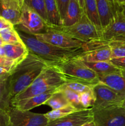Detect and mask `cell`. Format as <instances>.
<instances>
[{"label":"cell","mask_w":125,"mask_h":126,"mask_svg":"<svg viewBox=\"0 0 125 126\" xmlns=\"http://www.w3.org/2000/svg\"><path fill=\"white\" fill-rule=\"evenodd\" d=\"M45 105L51 107L52 110H56L71 104L66 98L64 94L61 91L56 89Z\"/></svg>","instance_id":"24"},{"label":"cell","mask_w":125,"mask_h":126,"mask_svg":"<svg viewBox=\"0 0 125 126\" xmlns=\"http://www.w3.org/2000/svg\"><path fill=\"white\" fill-rule=\"evenodd\" d=\"M9 114L11 126H46L49 123L44 114L20 110L12 106Z\"/></svg>","instance_id":"11"},{"label":"cell","mask_w":125,"mask_h":126,"mask_svg":"<svg viewBox=\"0 0 125 126\" xmlns=\"http://www.w3.org/2000/svg\"><path fill=\"white\" fill-rule=\"evenodd\" d=\"M23 1L24 3L26 4L28 7L38 14L47 23L49 27L47 16L45 9V1L44 0H23Z\"/></svg>","instance_id":"26"},{"label":"cell","mask_w":125,"mask_h":126,"mask_svg":"<svg viewBox=\"0 0 125 126\" xmlns=\"http://www.w3.org/2000/svg\"><path fill=\"white\" fill-rule=\"evenodd\" d=\"M112 50V59L125 57V49L117 46H110Z\"/></svg>","instance_id":"33"},{"label":"cell","mask_w":125,"mask_h":126,"mask_svg":"<svg viewBox=\"0 0 125 126\" xmlns=\"http://www.w3.org/2000/svg\"><path fill=\"white\" fill-rule=\"evenodd\" d=\"M80 103L84 109L92 108L95 103V95L92 89L87 92H83L80 95Z\"/></svg>","instance_id":"29"},{"label":"cell","mask_w":125,"mask_h":126,"mask_svg":"<svg viewBox=\"0 0 125 126\" xmlns=\"http://www.w3.org/2000/svg\"><path fill=\"white\" fill-rule=\"evenodd\" d=\"M123 12L124 15H125V5L123 6Z\"/></svg>","instance_id":"45"},{"label":"cell","mask_w":125,"mask_h":126,"mask_svg":"<svg viewBox=\"0 0 125 126\" xmlns=\"http://www.w3.org/2000/svg\"><path fill=\"white\" fill-rule=\"evenodd\" d=\"M57 89L61 91L64 94L66 98L72 105H73L74 107L78 110H84V108L82 107V105H81L80 94L69 89L63 87L62 86Z\"/></svg>","instance_id":"28"},{"label":"cell","mask_w":125,"mask_h":126,"mask_svg":"<svg viewBox=\"0 0 125 126\" xmlns=\"http://www.w3.org/2000/svg\"><path fill=\"white\" fill-rule=\"evenodd\" d=\"M109 1H110V2H112V3H114V4H115V2H114V0H109Z\"/></svg>","instance_id":"47"},{"label":"cell","mask_w":125,"mask_h":126,"mask_svg":"<svg viewBox=\"0 0 125 126\" xmlns=\"http://www.w3.org/2000/svg\"><path fill=\"white\" fill-rule=\"evenodd\" d=\"M55 1H56L58 8L59 13H60L61 21L62 22V20L64 17L66 11H67L69 0H55Z\"/></svg>","instance_id":"31"},{"label":"cell","mask_w":125,"mask_h":126,"mask_svg":"<svg viewBox=\"0 0 125 126\" xmlns=\"http://www.w3.org/2000/svg\"><path fill=\"white\" fill-rule=\"evenodd\" d=\"M78 3L79 6H80L81 9L85 12V7H84V1L83 0H75Z\"/></svg>","instance_id":"40"},{"label":"cell","mask_w":125,"mask_h":126,"mask_svg":"<svg viewBox=\"0 0 125 126\" xmlns=\"http://www.w3.org/2000/svg\"><path fill=\"white\" fill-rule=\"evenodd\" d=\"M14 67H10V66H0V76L3 75H6V74L10 73Z\"/></svg>","instance_id":"38"},{"label":"cell","mask_w":125,"mask_h":126,"mask_svg":"<svg viewBox=\"0 0 125 126\" xmlns=\"http://www.w3.org/2000/svg\"><path fill=\"white\" fill-rule=\"evenodd\" d=\"M115 4H116L120 6H123L124 5V0H114Z\"/></svg>","instance_id":"42"},{"label":"cell","mask_w":125,"mask_h":126,"mask_svg":"<svg viewBox=\"0 0 125 126\" xmlns=\"http://www.w3.org/2000/svg\"><path fill=\"white\" fill-rule=\"evenodd\" d=\"M33 36L40 41L66 49L80 48L85 43L74 39L62 32L49 28H47L45 32Z\"/></svg>","instance_id":"12"},{"label":"cell","mask_w":125,"mask_h":126,"mask_svg":"<svg viewBox=\"0 0 125 126\" xmlns=\"http://www.w3.org/2000/svg\"><path fill=\"white\" fill-rule=\"evenodd\" d=\"M108 44L110 46H117L125 49V38H119V39H112L108 41Z\"/></svg>","instance_id":"36"},{"label":"cell","mask_w":125,"mask_h":126,"mask_svg":"<svg viewBox=\"0 0 125 126\" xmlns=\"http://www.w3.org/2000/svg\"><path fill=\"white\" fill-rule=\"evenodd\" d=\"M0 126H11L9 109L0 108Z\"/></svg>","instance_id":"32"},{"label":"cell","mask_w":125,"mask_h":126,"mask_svg":"<svg viewBox=\"0 0 125 126\" xmlns=\"http://www.w3.org/2000/svg\"><path fill=\"white\" fill-rule=\"evenodd\" d=\"M9 28H14V25L6 18L0 16V32Z\"/></svg>","instance_id":"37"},{"label":"cell","mask_w":125,"mask_h":126,"mask_svg":"<svg viewBox=\"0 0 125 126\" xmlns=\"http://www.w3.org/2000/svg\"><path fill=\"white\" fill-rule=\"evenodd\" d=\"M95 95V103L92 110H98L113 106H121L125 97L109 87L105 84L99 82L93 87Z\"/></svg>","instance_id":"7"},{"label":"cell","mask_w":125,"mask_h":126,"mask_svg":"<svg viewBox=\"0 0 125 126\" xmlns=\"http://www.w3.org/2000/svg\"><path fill=\"white\" fill-rule=\"evenodd\" d=\"M79 110H81L77 109L72 105H69L68 106H66L63 108L56 110H52L50 111L47 112V113L44 114V115L46 117L47 119L49 120V122L59 119V118H62V117L66 116L68 115L71 113Z\"/></svg>","instance_id":"25"},{"label":"cell","mask_w":125,"mask_h":126,"mask_svg":"<svg viewBox=\"0 0 125 126\" xmlns=\"http://www.w3.org/2000/svg\"><path fill=\"white\" fill-rule=\"evenodd\" d=\"M93 120L92 108L81 110L62 118L49 121L46 126H81Z\"/></svg>","instance_id":"13"},{"label":"cell","mask_w":125,"mask_h":126,"mask_svg":"<svg viewBox=\"0 0 125 126\" xmlns=\"http://www.w3.org/2000/svg\"><path fill=\"white\" fill-rule=\"evenodd\" d=\"M23 3V0H0V16L18 25Z\"/></svg>","instance_id":"14"},{"label":"cell","mask_w":125,"mask_h":126,"mask_svg":"<svg viewBox=\"0 0 125 126\" xmlns=\"http://www.w3.org/2000/svg\"><path fill=\"white\" fill-rule=\"evenodd\" d=\"M102 30L109 25L113 17V9L109 0H96Z\"/></svg>","instance_id":"19"},{"label":"cell","mask_w":125,"mask_h":126,"mask_svg":"<svg viewBox=\"0 0 125 126\" xmlns=\"http://www.w3.org/2000/svg\"><path fill=\"white\" fill-rule=\"evenodd\" d=\"M0 56L1 57H5V52L4 49L3 45L0 46Z\"/></svg>","instance_id":"41"},{"label":"cell","mask_w":125,"mask_h":126,"mask_svg":"<svg viewBox=\"0 0 125 126\" xmlns=\"http://www.w3.org/2000/svg\"><path fill=\"white\" fill-rule=\"evenodd\" d=\"M22 41L29 53L43 60L48 66H56L70 59L83 54V47L75 49H66L51 45L38 40L31 34L17 31Z\"/></svg>","instance_id":"1"},{"label":"cell","mask_w":125,"mask_h":126,"mask_svg":"<svg viewBox=\"0 0 125 126\" xmlns=\"http://www.w3.org/2000/svg\"><path fill=\"white\" fill-rule=\"evenodd\" d=\"M83 48L84 52L78 58L85 62H110L112 59L111 47L108 41L102 39L85 43Z\"/></svg>","instance_id":"6"},{"label":"cell","mask_w":125,"mask_h":126,"mask_svg":"<svg viewBox=\"0 0 125 126\" xmlns=\"http://www.w3.org/2000/svg\"><path fill=\"white\" fill-rule=\"evenodd\" d=\"M84 11L81 9L75 0H69L66 14L62 22L64 27H69L77 23L82 17Z\"/></svg>","instance_id":"18"},{"label":"cell","mask_w":125,"mask_h":126,"mask_svg":"<svg viewBox=\"0 0 125 126\" xmlns=\"http://www.w3.org/2000/svg\"><path fill=\"white\" fill-rule=\"evenodd\" d=\"M122 107H123L124 108H125V99H124L123 102V103H122Z\"/></svg>","instance_id":"46"},{"label":"cell","mask_w":125,"mask_h":126,"mask_svg":"<svg viewBox=\"0 0 125 126\" xmlns=\"http://www.w3.org/2000/svg\"><path fill=\"white\" fill-rule=\"evenodd\" d=\"M84 1L85 13L89 20L94 23L101 36L102 27L97 9L96 0H83Z\"/></svg>","instance_id":"22"},{"label":"cell","mask_w":125,"mask_h":126,"mask_svg":"<svg viewBox=\"0 0 125 126\" xmlns=\"http://www.w3.org/2000/svg\"><path fill=\"white\" fill-rule=\"evenodd\" d=\"M66 82H77L93 87L100 82L99 76L77 57L56 66Z\"/></svg>","instance_id":"4"},{"label":"cell","mask_w":125,"mask_h":126,"mask_svg":"<svg viewBox=\"0 0 125 126\" xmlns=\"http://www.w3.org/2000/svg\"><path fill=\"white\" fill-rule=\"evenodd\" d=\"M10 73L0 76V108L9 109L11 107V98L7 89V82Z\"/></svg>","instance_id":"23"},{"label":"cell","mask_w":125,"mask_h":126,"mask_svg":"<svg viewBox=\"0 0 125 126\" xmlns=\"http://www.w3.org/2000/svg\"><path fill=\"white\" fill-rule=\"evenodd\" d=\"M0 38L4 43H23L15 28H9L0 32Z\"/></svg>","instance_id":"27"},{"label":"cell","mask_w":125,"mask_h":126,"mask_svg":"<svg viewBox=\"0 0 125 126\" xmlns=\"http://www.w3.org/2000/svg\"><path fill=\"white\" fill-rule=\"evenodd\" d=\"M124 5H125V0H124ZM123 5V6H124Z\"/></svg>","instance_id":"48"},{"label":"cell","mask_w":125,"mask_h":126,"mask_svg":"<svg viewBox=\"0 0 125 126\" xmlns=\"http://www.w3.org/2000/svg\"><path fill=\"white\" fill-rule=\"evenodd\" d=\"M55 92V91H50L26 99L11 102V105L20 110L29 111L42 105H45Z\"/></svg>","instance_id":"15"},{"label":"cell","mask_w":125,"mask_h":126,"mask_svg":"<svg viewBox=\"0 0 125 126\" xmlns=\"http://www.w3.org/2000/svg\"><path fill=\"white\" fill-rule=\"evenodd\" d=\"M83 62L97 74V75L99 76V78L110 74L121 73V70L116 67L110 62Z\"/></svg>","instance_id":"20"},{"label":"cell","mask_w":125,"mask_h":126,"mask_svg":"<svg viewBox=\"0 0 125 126\" xmlns=\"http://www.w3.org/2000/svg\"><path fill=\"white\" fill-rule=\"evenodd\" d=\"M111 4L113 17L109 25L103 28L101 33V39L106 41L125 38V16L123 12V6Z\"/></svg>","instance_id":"9"},{"label":"cell","mask_w":125,"mask_h":126,"mask_svg":"<svg viewBox=\"0 0 125 126\" xmlns=\"http://www.w3.org/2000/svg\"><path fill=\"white\" fill-rule=\"evenodd\" d=\"M49 27L61 26L62 21L55 0H44Z\"/></svg>","instance_id":"21"},{"label":"cell","mask_w":125,"mask_h":126,"mask_svg":"<svg viewBox=\"0 0 125 126\" xmlns=\"http://www.w3.org/2000/svg\"><path fill=\"white\" fill-rule=\"evenodd\" d=\"M4 44V42H3V41H2V39H1V38H0V46H1L3 45Z\"/></svg>","instance_id":"44"},{"label":"cell","mask_w":125,"mask_h":126,"mask_svg":"<svg viewBox=\"0 0 125 126\" xmlns=\"http://www.w3.org/2000/svg\"><path fill=\"white\" fill-rule=\"evenodd\" d=\"M93 120L98 126H125V108L113 106L93 110Z\"/></svg>","instance_id":"10"},{"label":"cell","mask_w":125,"mask_h":126,"mask_svg":"<svg viewBox=\"0 0 125 126\" xmlns=\"http://www.w3.org/2000/svg\"><path fill=\"white\" fill-rule=\"evenodd\" d=\"M121 74L125 78V70H121Z\"/></svg>","instance_id":"43"},{"label":"cell","mask_w":125,"mask_h":126,"mask_svg":"<svg viewBox=\"0 0 125 126\" xmlns=\"http://www.w3.org/2000/svg\"><path fill=\"white\" fill-rule=\"evenodd\" d=\"M17 63L6 57L0 56V66H10L14 67L17 65Z\"/></svg>","instance_id":"35"},{"label":"cell","mask_w":125,"mask_h":126,"mask_svg":"<svg viewBox=\"0 0 125 126\" xmlns=\"http://www.w3.org/2000/svg\"><path fill=\"white\" fill-rule=\"evenodd\" d=\"M110 62L115 65L118 68L121 70H125V57L116 58V59H112Z\"/></svg>","instance_id":"34"},{"label":"cell","mask_w":125,"mask_h":126,"mask_svg":"<svg viewBox=\"0 0 125 126\" xmlns=\"http://www.w3.org/2000/svg\"><path fill=\"white\" fill-rule=\"evenodd\" d=\"M66 81L56 66H48L43 70L25 91L13 97L11 102L26 99L45 92L56 91Z\"/></svg>","instance_id":"3"},{"label":"cell","mask_w":125,"mask_h":126,"mask_svg":"<svg viewBox=\"0 0 125 126\" xmlns=\"http://www.w3.org/2000/svg\"><path fill=\"white\" fill-rule=\"evenodd\" d=\"M18 30L35 35L45 32L48 25L35 11L23 3L21 12Z\"/></svg>","instance_id":"8"},{"label":"cell","mask_w":125,"mask_h":126,"mask_svg":"<svg viewBox=\"0 0 125 126\" xmlns=\"http://www.w3.org/2000/svg\"><path fill=\"white\" fill-rule=\"evenodd\" d=\"M48 65L29 52L10 73L7 89L11 99L25 91Z\"/></svg>","instance_id":"2"},{"label":"cell","mask_w":125,"mask_h":126,"mask_svg":"<svg viewBox=\"0 0 125 126\" xmlns=\"http://www.w3.org/2000/svg\"><path fill=\"white\" fill-rule=\"evenodd\" d=\"M99 81L125 97V78L121 73L102 76Z\"/></svg>","instance_id":"17"},{"label":"cell","mask_w":125,"mask_h":126,"mask_svg":"<svg viewBox=\"0 0 125 126\" xmlns=\"http://www.w3.org/2000/svg\"><path fill=\"white\" fill-rule=\"evenodd\" d=\"M81 126H98L97 124H96L95 122L94 121V120L91 121L89 122H87V123H85L83 124V125H82Z\"/></svg>","instance_id":"39"},{"label":"cell","mask_w":125,"mask_h":126,"mask_svg":"<svg viewBox=\"0 0 125 126\" xmlns=\"http://www.w3.org/2000/svg\"><path fill=\"white\" fill-rule=\"evenodd\" d=\"M3 47L5 57L17 63L20 62L29 54L28 49L23 43H4Z\"/></svg>","instance_id":"16"},{"label":"cell","mask_w":125,"mask_h":126,"mask_svg":"<svg viewBox=\"0 0 125 126\" xmlns=\"http://www.w3.org/2000/svg\"><path fill=\"white\" fill-rule=\"evenodd\" d=\"M47 28L62 32L74 39L83 43H88L91 41L101 39L100 34L96 26L88 18L85 12L77 23L69 27L51 26Z\"/></svg>","instance_id":"5"},{"label":"cell","mask_w":125,"mask_h":126,"mask_svg":"<svg viewBox=\"0 0 125 126\" xmlns=\"http://www.w3.org/2000/svg\"><path fill=\"white\" fill-rule=\"evenodd\" d=\"M62 86L65 88L69 89L76 93L80 95L83 92H87L93 89L92 86H88V85L83 84L77 83V82H66L62 85Z\"/></svg>","instance_id":"30"}]
</instances>
